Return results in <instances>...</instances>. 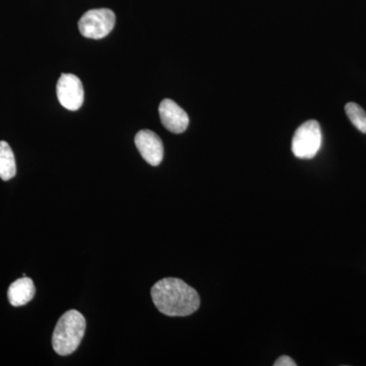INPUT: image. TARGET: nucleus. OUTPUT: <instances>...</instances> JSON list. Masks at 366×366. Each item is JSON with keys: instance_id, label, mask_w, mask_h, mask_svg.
I'll return each mask as SVG.
<instances>
[{"instance_id": "1", "label": "nucleus", "mask_w": 366, "mask_h": 366, "mask_svg": "<svg viewBox=\"0 0 366 366\" xmlns=\"http://www.w3.org/2000/svg\"><path fill=\"white\" fill-rule=\"evenodd\" d=\"M151 295L159 312L168 317H187L196 312L201 305L199 293L180 279L158 281L152 287Z\"/></svg>"}, {"instance_id": "2", "label": "nucleus", "mask_w": 366, "mask_h": 366, "mask_svg": "<svg viewBox=\"0 0 366 366\" xmlns=\"http://www.w3.org/2000/svg\"><path fill=\"white\" fill-rule=\"evenodd\" d=\"M86 332V320L81 312L71 310L61 315L52 336L55 352L61 356L72 354L78 349Z\"/></svg>"}, {"instance_id": "3", "label": "nucleus", "mask_w": 366, "mask_h": 366, "mask_svg": "<svg viewBox=\"0 0 366 366\" xmlns=\"http://www.w3.org/2000/svg\"><path fill=\"white\" fill-rule=\"evenodd\" d=\"M322 141L319 122L308 120L296 129L292 137V153L298 159H312L319 153Z\"/></svg>"}, {"instance_id": "4", "label": "nucleus", "mask_w": 366, "mask_h": 366, "mask_svg": "<svg viewBox=\"0 0 366 366\" xmlns=\"http://www.w3.org/2000/svg\"><path fill=\"white\" fill-rule=\"evenodd\" d=\"M117 16L109 9H91L83 14L79 21V30L89 39H102L115 26Z\"/></svg>"}, {"instance_id": "5", "label": "nucleus", "mask_w": 366, "mask_h": 366, "mask_svg": "<svg viewBox=\"0 0 366 366\" xmlns=\"http://www.w3.org/2000/svg\"><path fill=\"white\" fill-rule=\"evenodd\" d=\"M57 98L62 107L76 112L83 106L84 86L81 79L72 74H62L56 86Z\"/></svg>"}, {"instance_id": "6", "label": "nucleus", "mask_w": 366, "mask_h": 366, "mask_svg": "<svg viewBox=\"0 0 366 366\" xmlns=\"http://www.w3.org/2000/svg\"><path fill=\"white\" fill-rule=\"evenodd\" d=\"M161 122L173 134H182L189 124L187 113L171 99H164L159 106Z\"/></svg>"}, {"instance_id": "7", "label": "nucleus", "mask_w": 366, "mask_h": 366, "mask_svg": "<svg viewBox=\"0 0 366 366\" xmlns=\"http://www.w3.org/2000/svg\"><path fill=\"white\" fill-rule=\"evenodd\" d=\"M134 143L146 162L152 166L160 165L164 156V147L160 137L155 132L143 129L137 132Z\"/></svg>"}, {"instance_id": "8", "label": "nucleus", "mask_w": 366, "mask_h": 366, "mask_svg": "<svg viewBox=\"0 0 366 366\" xmlns=\"http://www.w3.org/2000/svg\"><path fill=\"white\" fill-rule=\"evenodd\" d=\"M35 293L36 289L32 279L23 277L9 286L7 297L14 307H23L33 300Z\"/></svg>"}, {"instance_id": "9", "label": "nucleus", "mask_w": 366, "mask_h": 366, "mask_svg": "<svg viewBox=\"0 0 366 366\" xmlns=\"http://www.w3.org/2000/svg\"><path fill=\"white\" fill-rule=\"evenodd\" d=\"M16 165L14 152L6 142H0V178L4 182L16 177Z\"/></svg>"}, {"instance_id": "10", "label": "nucleus", "mask_w": 366, "mask_h": 366, "mask_svg": "<svg viewBox=\"0 0 366 366\" xmlns=\"http://www.w3.org/2000/svg\"><path fill=\"white\" fill-rule=\"evenodd\" d=\"M345 112L349 120L352 122L354 127L362 134H366V113L360 105L356 103H347Z\"/></svg>"}, {"instance_id": "11", "label": "nucleus", "mask_w": 366, "mask_h": 366, "mask_svg": "<svg viewBox=\"0 0 366 366\" xmlns=\"http://www.w3.org/2000/svg\"><path fill=\"white\" fill-rule=\"evenodd\" d=\"M274 366H296L295 361L287 355L281 356L274 363Z\"/></svg>"}]
</instances>
